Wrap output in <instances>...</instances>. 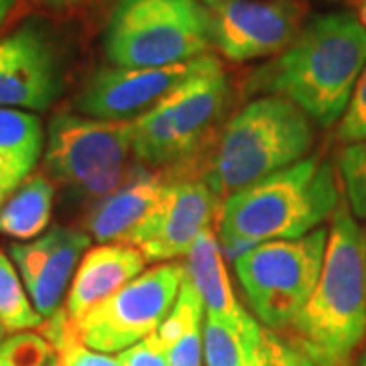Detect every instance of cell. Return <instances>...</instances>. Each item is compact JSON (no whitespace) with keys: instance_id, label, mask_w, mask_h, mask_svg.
Listing matches in <instances>:
<instances>
[{"instance_id":"e0dca14e","label":"cell","mask_w":366,"mask_h":366,"mask_svg":"<svg viewBox=\"0 0 366 366\" xmlns=\"http://www.w3.org/2000/svg\"><path fill=\"white\" fill-rule=\"evenodd\" d=\"M185 271L209 315L232 317L242 312L226 273L222 250L214 228L197 236L192 250L187 252Z\"/></svg>"},{"instance_id":"7c38bea8","label":"cell","mask_w":366,"mask_h":366,"mask_svg":"<svg viewBox=\"0 0 366 366\" xmlns=\"http://www.w3.org/2000/svg\"><path fill=\"white\" fill-rule=\"evenodd\" d=\"M64 86L57 41L39 21L0 39V108L47 110Z\"/></svg>"},{"instance_id":"30bf717a","label":"cell","mask_w":366,"mask_h":366,"mask_svg":"<svg viewBox=\"0 0 366 366\" xmlns=\"http://www.w3.org/2000/svg\"><path fill=\"white\" fill-rule=\"evenodd\" d=\"M209 43L230 61H250L285 51L305 26L303 0H199Z\"/></svg>"},{"instance_id":"6da1fadb","label":"cell","mask_w":366,"mask_h":366,"mask_svg":"<svg viewBox=\"0 0 366 366\" xmlns=\"http://www.w3.org/2000/svg\"><path fill=\"white\" fill-rule=\"evenodd\" d=\"M366 66V26L348 13L312 19L295 41L249 79V92L281 96L322 127L340 120Z\"/></svg>"},{"instance_id":"7402d4cb","label":"cell","mask_w":366,"mask_h":366,"mask_svg":"<svg viewBox=\"0 0 366 366\" xmlns=\"http://www.w3.org/2000/svg\"><path fill=\"white\" fill-rule=\"evenodd\" d=\"M0 324L6 334L29 332L33 327H41V317L33 303L29 300L23 279L14 269L11 259L0 250Z\"/></svg>"},{"instance_id":"ac0fdd59","label":"cell","mask_w":366,"mask_h":366,"mask_svg":"<svg viewBox=\"0 0 366 366\" xmlns=\"http://www.w3.org/2000/svg\"><path fill=\"white\" fill-rule=\"evenodd\" d=\"M267 332L244 310L232 317L208 314L204 324V362L206 366H250Z\"/></svg>"},{"instance_id":"484cf974","label":"cell","mask_w":366,"mask_h":366,"mask_svg":"<svg viewBox=\"0 0 366 366\" xmlns=\"http://www.w3.org/2000/svg\"><path fill=\"white\" fill-rule=\"evenodd\" d=\"M250 366H317L297 344L281 340L273 332H267L261 350Z\"/></svg>"},{"instance_id":"9c48e42d","label":"cell","mask_w":366,"mask_h":366,"mask_svg":"<svg viewBox=\"0 0 366 366\" xmlns=\"http://www.w3.org/2000/svg\"><path fill=\"white\" fill-rule=\"evenodd\" d=\"M185 274V264L165 262L134 277L79 320V340L106 354L122 352L144 340L169 315Z\"/></svg>"},{"instance_id":"f546056e","label":"cell","mask_w":366,"mask_h":366,"mask_svg":"<svg viewBox=\"0 0 366 366\" xmlns=\"http://www.w3.org/2000/svg\"><path fill=\"white\" fill-rule=\"evenodd\" d=\"M37 6H41L43 11H49V13H71L79 9L84 4V0H33Z\"/></svg>"},{"instance_id":"5bb4252c","label":"cell","mask_w":366,"mask_h":366,"mask_svg":"<svg viewBox=\"0 0 366 366\" xmlns=\"http://www.w3.org/2000/svg\"><path fill=\"white\" fill-rule=\"evenodd\" d=\"M90 247V234L78 228H51L26 244H11L9 254L19 269L29 300L45 320L59 312L76 267Z\"/></svg>"},{"instance_id":"d6986e66","label":"cell","mask_w":366,"mask_h":366,"mask_svg":"<svg viewBox=\"0 0 366 366\" xmlns=\"http://www.w3.org/2000/svg\"><path fill=\"white\" fill-rule=\"evenodd\" d=\"M55 189L49 177L31 173L0 208V234L31 240L51 222Z\"/></svg>"},{"instance_id":"44dd1931","label":"cell","mask_w":366,"mask_h":366,"mask_svg":"<svg viewBox=\"0 0 366 366\" xmlns=\"http://www.w3.org/2000/svg\"><path fill=\"white\" fill-rule=\"evenodd\" d=\"M41 336L51 344L55 360L59 366H122L118 356L98 352L88 348L79 340L76 324L67 317L66 310L47 317V324H41Z\"/></svg>"},{"instance_id":"d6a6232c","label":"cell","mask_w":366,"mask_h":366,"mask_svg":"<svg viewBox=\"0 0 366 366\" xmlns=\"http://www.w3.org/2000/svg\"><path fill=\"white\" fill-rule=\"evenodd\" d=\"M358 366H366V348L365 352H362V356H360V360H358Z\"/></svg>"},{"instance_id":"8fae6325","label":"cell","mask_w":366,"mask_h":366,"mask_svg":"<svg viewBox=\"0 0 366 366\" xmlns=\"http://www.w3.org/2000/svg\"><path fill=\"white\" fill-rule=\"evenodd\" d=\"M165 189L127 240L143 252L147 261H171L187 257L197 236L218 226L222 199L196 177H171Z\"/></svg>"},{"instance_id":"2e32d148","label":"cell","mask_w":366,"mask_h":366,"mask_svg":"<svg viewBox=\"0 0 366 366\" xmlns=\"http://www.w3.org/2000/svg\"><path fill=\"white\" fill-rule=\"evenodd\" d=\"M167 179L169 177L163 171L153 173L147 167H139L122 187L96 202L88 216L90 234L102 244H127L139 224L155 208Z\"/></svg>"},{"instance_id":"1f68e13d","label":"cell","mask_w":366,"mask_h":366,"mask_svg":"<svg viewBox=\"0 0 366 366\" xmlns=\"http://www.w3.org/2000/svg\"><path fill=\"white\" fill-rule=\"evenodd\" d=\"M358 19H360V23L366 26V0H360V2H358Z\"/></svg>"},{"instance_id":"4316f807","label":"cell","mask_w":366,"mask_h":366,"mask_svg":"<svg viewBox=\"0 0 366 366\" xmlns=\"http://www.w3.org/2000/svg\"><path fill=\"white\" fill-rule=\"evenodd\" d=\"M204 360V324L196 322L169 348V366H202Z\"/></svg>"},{"instance_id":"603a6c76","label":"cell","mask_w":366,"mask_h":366,"mask_svg":"<svg viewBox=\"0 0 366 366\" xmlns=\"http://www.w3.org/2000/svg\"><path fill=\"white\" fill-rule=\"evenodd\" d=\"M346 202L356 218H366V141L346 144L338 159Z\"/></svg>"},{"instance_id":"d4e9b609","label":"cell","mask_w":366,"mask_h":366,"mask_svg":"<svg viewBox=\"0 0 366 366\" xmlns=\"http://www.w3.org/2000/svg\"><path fill=\"white\" fill-rule=\"evenodd\" d=\"M336 137L344 147L366 141V66L356 81L350 102L340 117Z\"/></svg>"},{"instance_id":"5b68a950","label":"cell","mask_w":366,"mask_h":366,"mask_svg":"<svg viewBox=\"0 0 366 366\" xmlns=\"http://www.w3.org/2000/svg\"><path fill=\"white\" fill-rule=\"evenodd\" d=\"M230 96L222 64L208 55L196 74L131 120L134 159L143 161L144 167H171L169 171L187 167L216 139Z\"/></svg>"},{"instance_id":"4dcf8cb0","label":"cell","mask_w":366,"mask_h":366,"mask_svg":"<svg viewBox=\"0 0 366 366\" xmlns=\"http://www.w3.org/2000/svg\"><path fill=\"white\" fill-rule=\"evenodd\" d=\"M14 4H16V0H0V26L4 25V21L9 19Z\"/></svg>"},{"instance_id":"ffe728a7","label":"cell","mask_w":366,"mask_h":366,"mask_svg":"<svg viewBox=\"0 0 366 366\" xmlns=\"http://www.w3.org/2000/svg\"><path fill=\"white\" fill-rule=\"evenodd\" d=\"M43 127L35 114L16 108H0V153L35 169L43 153Z\"/></svg>"},{"instance_id":"83f0119b","label":"cell","mask_w":366,"mask_h":366,"mask_svg":"<svg viewBox=\"0 0 366 366\" xmlns=\"http://www.w3.org/2000/svg\"><path fill=\"white\" fill-rule=\"evenodd\" d=\"M122 366H169V350L153 332L144 340L118 354Z\"/></svg>"},{"instance_id":"cb8c5ba5","label":"cell","mask_w":366,"mask_h":366,"mask_svg":"<svg viewBox=\"0 0 366 366\" xmlns=\"http://www.w3.org/2000/svg\"><path fill=\"white\" fill-rule=\"evenodd\" d=\"M55 358L51 344L35 332H19L0 342V366H47Z\"/></svg>"},{"instance_id":"f1b7e54d","label":"cell","mask_w":366,"mask_h":366,"mask_svg":"<svg viewBox=\"0 0 366 366\" xmlns=\"http://www.w3.org/2000/svg\"><path fill=\"white\" fill-rule=\"evenodd\" d=\"M31 173L33 171L26 169L25 165H21L19 161L0 153V208L4 206V202L13 196L16 187L25 182Z\"/></svg>"},{"instance_id":"e575fe53","label":"cell","mask_w":366,"mask_h":366,"mask_svg":"<svg viewBox=\"0 0 366 366\" xmlns=\"http://www.w3.org/2000/svg\"><path fill=\"white\" fill-rule=\"evenodd\" d=\"M47 366H59V365H57V360H55V358H53L51 362H49V365H47Z\"/></svg>"},{"instance_id":"4fadbf2b","label":"cell","mask_w":366,"mask_h":366,"mask_svg":"<svg viewBox=\"0 0 366 366\" xmlns=\"http://www.w3.org/2000/svg\"><path fill=\"white\" fill-rule=\"evenodd\" d=\"M208 53L165 67H102L86 81L76 108L84 117L131 122L204 66Z\"/></svg>"},{"instance_id":"9a60e30c","label":"cell","mask_w":366,"mask_h":366,"mask_svg":"<svg viewBox=\"0 0 366 366\" xmlns=\"http://www.w3.org/2000/svg\"><path fill=\"white\" fill-rule=\"evenodd\" d=\"M147 257L132 244L110 242L86 250L67 293V317L78 324L98 303L144 271Z\"/></svg>"},{"instance_id":"8992f818","label":"cell","mask_w":366,"mask_h":366,"mask_svg":"<svg viewBox=\"0 0 366 366\" xmlns=\"http://www.w3.org/2000/svg\"><path fill=\"white\" fill-rule=\"evenodd\" d=\"M209 29L199 0H117L104 31L117 67H165L206 55Z\"/></svg>"},{"instance_id":"52a82bcc","label":"cell","mask_w":366,"mask_h":366,"mask_svg":"<svg viewBox=\"0 0 366 366\" xmlns=\"http://www.w3.org/2000/svg\"><path fill=\"white\" fill-rule=\"evenodd\" d=\"M132 157L131 122L64 112L47 127L45 169L81 197L98 202L122 187L139 171Z\"/></svg>"},{"instance_id":"836d02e7","label":"cell","mask_w":366,"mask_h":366,"mask_svg":"<svg viewBox=\"0 0 366 366\" xmlns=\"http://www.w3.org/2000/svg\"><path fill=\"white\" fill-rule=\"evenodd\" d=\"M4 338H6V330H4V326L0 324V342L4 340Z\"/></svg>"},{"instance_id":"3957f363","label":"cell","mask_w":366,"mask_h":366,"mask_svg":"<svg viewBox=\"0 0 366 366\" xmlns=\"http://www.w3.org/2000/svg\"><path fill=\"white\" fill-rule=\"evenodd\" d=\"M342 194L332 163L301 159L224 199L218 216L220 242L236 259L242 247L301 238L332 218Z\"/></svg>"},{"instance_id":"277c9868","label":"cell","mask_w":366,"mask_h":366,"mask_svg":"<svg viewBox=\"0 0 366 366\" xmlns=\"http://www.w3.org/2000/svg\"><path fill=\"white\" fill-rule=\"evenodd\" d=\"M310 117L281 96H262L230 118L208 147L202 175L209 189L228 197L297 163L314 144Z\"/></svg>"},{"instance_id":"7a4b0ae2","label":"cell","mask_w":366,"mask_h":366,"mask_svg":"<svg viewBox=\"0 0 366 366\" xmlns=\"http://www.w3.org/2000/svg\"><path fill=\"white\" fill-rule=\"evenodd\" d=\"M291 327L317 366H350L366 340V230L344 194L332 214L320 279Z\"/></svg>"},{"instance_id":"ba28073f","label":"cell","mask_w":366,"mask_h":366,"mask_svg":"<svg viewBox=\"0 0 366 366\" xmlns=\"http://www.w3.org/2000/svg\"><path fill=\"white\" fill-rule=\"evenodd\" d=\"M327 247V230L289 240H269L234 259L238 281L252 312L271 330L295 322L320 279Z\"/></svg>"}]
</instances>
